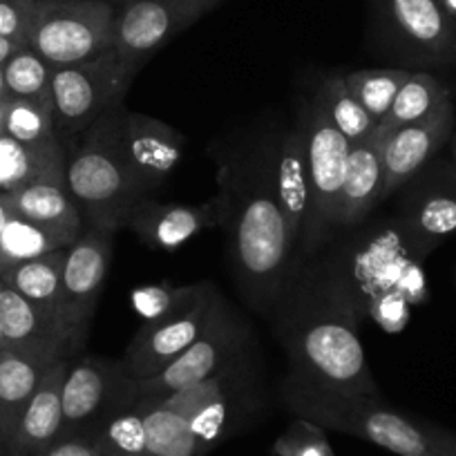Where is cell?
<instances>
[{
  "label": "cell",
  "instance_id": "1",
  "mask_svg": "<svg viewBox=\"0 0 456 456\" xmlns=\"http://www.w3.org/2000/svg\"><path fill=\"white\" fill-rule=\"evenodd\" d=\"M282 401L300 419L365 438L398 456H443L436 425L416 423L376 396L329 392L289 374L282 383Z\"/></svg>",
  "mask_w": 456,
  "mask_h": 456
},
{
  "label": "cell",
  "instance_id": "2",
  "mask_svg": "<svg viewBox=\"0 0 456 456\" xmlns=\"http://www.w3.org/2000/svg\"><path fill=\"white\" fill-rule=\"evenodd\" d=\"M119 108L74 137L65 151V183L83 222L108 233L128 226L139 192L119 151Z\"/></svg>",
  "mask_w": 456,
  "mask_h": 456
},
{
  "label": "cell",
  "instance_id": "3",
  "mask_svg": "<svg viewBox=\"0 0 456 456\" xmlns=\"http://www.w3.org/2000/svg\"><path fill=\"white\" fill-rule=\"evenodd\" d=\"M287 347L296 379L329 392L380 398L352 318L318 315L291 333Z\"/></svg>",
  "mask_w": 456,
  "mask_h": 456
},
{
  "label": "cell",
  "instance_id": "4",
  "mask_svg": "<svg viewBox=\"0 0 456 456\" xmlns=\"http://www.w3.org/2000/svg\"><path fill=\"white\" fill-rule=\"evenodd\" d=\"M137 74L114 50L92 61L52 69V110L61 143L78 137L105 114L121 108Z\"/></svg>",
  "mask_w": 456,
  "mask_h": 456
},
{
  "label": "cell",
  "instance_id": "5",
  "mask_svg": "<svg viewBox=\"0 0 456 456\" xmlns=\"http://www.w3.org/2000/svg\"><path fill=\"white\" fill-rule=\"evenodd\" d=\"M114 14L108 0H37L28 47L52 68L92 61L112 50Z\"/></svg>",
  "mask_w": 456,
  "mask_h": 456
},
{
  "label": "cell",
  "instance_id": "6",
  "mask_svg": "<svg viewBox=\"0 0 456 456\" xmlns=\"http://www.w3.org/2000/svg\"><path fill=\"white\" fill-rule=\"evenodd\" d=\"M231 244L242 278L256 291H269L278 284L293 244L287 222L275 200L273 182L265 179L247 192L238 208L231 206Z\"/></svg>",
  "mask_w": 456,
  "mask_h": 456
},
{
  "label": "cell",
  "instance_id": "7",
  "mask_svg": "<svg viewBox=\"0 0 456 456\" xmlns=\"http://www.w3.org/2000/svg\"><path fill=\"white\" fill-rule=\"evenodd\" d=\"M306 121V170H309V215L302 242L306 248L318 247L320 240L338 226V204L352 143L336 128L322 105L314 101Z\"/></svg>",
  "mask_w": 456,
  "mask_h": 456
},
{
  "label": "cell",
  "instance_id": "8",
  "mask_svg": "<svg viewBox=\"0 0 456 456\" xmlns=\"http://www.w3.org/2000/svg\"><path fill=\"white\" fill-rule=\"evenodd\" d=\"M222 0H130L117 5L112 50L126 65H143L191 25L217 10Z\"/></svg>",
  "mask_w": 456,
  "mask_h": 456
},
{
  "label": "cell",
  "instance_id": "9",
  "mask_svg": "<svg viewBox=\"0 0 456 456\" xmlns=\"http://www.w3.org/2000/svg\"><path fill=\"white\" fill-rule=\"evenodd\" d=\"M134 380L121 361L77 354L63 380V434L96 429L105 419L134 405Z\"/></svg>",
  "mask_w": 456,
  "mask_h": 456
},
{
  "label": "cell",
  "instance_id": "10",
  "mask_svg": "<svg viewBox=\"0 0 456 456\" xmlns=\"http://www.w3.org/2000/svg\"><path fill=\"white\" fill-rule=\"evenodd\" d=\"M376 28L414 61L456 63V19L441 0H371Z\"/></svg>",
  "mask_w": 456,
  "mask_h": 456
},
{
  "label": "cell",
  "instance_id": "11",
  "mask_svg": "<svg viewBox=\"0 0 456 456\" xmlns=\"http://www.w3.org/2000/svg\"><path fill=\"white\" fill-rule=\"evenodd\" d=\"M244 340V333L222 297H217L210 318L200 336L188 345L161 374L134 383V401L166 398L183 387L210 379L226 370V362L235 356Z\"/></svg>",
  "mask_w": 456,
  "mask_h": 456
},
{
  "label": "cell",
  "instance_id": "12",
  "mask_svg": "<svg viewBox=\"0 0 456 456\" xmlns=\"http://www.w3.org/2000/svg\"><path fill=\"white\" fill-rule=\"evenodd\" d=\"M217 297L213 284L201 282L200 293L186 306L159 320L143 322L121 358L126 374L134 383L161 374L200 336Z\"/></svg>",
  "mask_w": 456,
  "mask_h": 456
},
{
  "label": "cell",
  "instance_id": "13",
  "mask_svg": "<svg viewBox=\"0 0 456 456\" xmlns=\"http://www.w3.org/2000/svg\"><path fill=\"white\" fill-rule=\"evenodd\" d=\"M112 262V233L96 226L81 231L63 262V322L81 345H86L92 318L99 306Z\"/></svg>",
  "mask_w": 456,
  "mask_h": 456
},
{
  "label": "cell",
  "instance_id": "14",
  "mask_svg": "<svg viewBox=\"0 0 456 456\" xmlns=\"http://www.w3.org/2000/svg\"><path fill=\"white\" fill-rule=\"evenodd\" d=\"M119 151L134 186L151 197L182 161L183 137L173 126L119 108Z\"/></svg>",
  "mask_w": 456,
  "mask_h": 456
},
{
  "label": "cell",
  "instance_id": "15",
  "mask_svg": "<svg viewBox=\"0 0 456 456\" xmlns=\"http://www.w3.org/2000/svg\"><path fill=\"white\" fill-rule=\"evenodd\" d=\"M231 206L233 201L228 191H222L204 204H164L146 197L134 206L126 228H133V233L146 247L175 251L200 235L204 228L226 224L231 217Z\"/></svg>",
  "mask_w": 456,
  "mask_h": 456
},
{
  "label": "cell",
  "instance_id": "16",
  "mask_svg": "<svg viewBox=\"0 0 456 456\" xmlns=\"http://www.w3.org/2000/svg\"><path fill=\"white\" fill-rule=\"evenodd\" d=\"M452 126H454V105L452 99H447L429 117L403 126L379 142L385 175V200L405 186L436 155L438 148L450 139Z\"/></svg>",
  "mask_w": 456,
  "mask_h": 456
},
{
  "label": "cell",
  "instance_id": "17",
  "mask_svg": "<svg viewBox=\"0 0 456 456\" xmlns=\"http://www.w3.org/2000/svg\"><path fill=\"white\" fill-rule=\"evenodd\" d=\"M74 358V356H72ZM72 358L54 362L43 374L37 392L29 398L19 425L0 456H37L61 436L63 429V380Z\"/></svg>",
  "mask_w": 456,
  "mask_h": 456
},
{
  "label": "cell",
  "instance_id": "18",
  "mask_svg": "<svg viewBox=\"0 0 456 456\" xmlns=\"http://www.w3.org/2000/svg\"><path fill=\"white\" fill-rule=\"evenodd\" d=\"M0 320H3L7 347L52 354L56 358H72L83 349L81 342L59 320L45 315L3 282H0Z\"/></svg>",
  "mask_w": 456,
  "mask_h": 456
},
{
  "label": "cell",
  "instance_id": "19",
  "mask_svg": "<svg viewBox=\"0 0 456 456\" xmlns=\"http://www.w3.org/2000/svg\"><path fill=\"white\" fill-rule=\"evenodd\" d=\"M273 188L293 248L300 247L309 215V170H306V121L293 126L282 139L273 168Z\"/></svg>",
  "mask_w": 456,
  "mask_h": 456
},
{
  "label": "cell",
  "instance_id": "20",
  "mask_svg": "<svg viewBox=\"0 0 456 456\" xmlns=\"http://www.w3.org/2000/svg\"><path fill=\"white\" fill-rule=\"evenodd\" d=\"M59 361L63 358L14 347L0 354V450L14 434L43 374Z\"/></svg>",
  "mask_w": 456,
  "mask_h": 456
},
{
  "label": "cell",
  "instance_id": "21",
  "mask_svg": "<svg viewBox=\"0 0 456 456\" xmlns=\"http://www.w3.org/2000/svg\"><path fill=\"white\" fill-rule=\"evenodd\" d=\"M7 208L14 217L28 219L43 228H50L56 235L68 240L69 244L81 235L86 228L81 210L74 204L65 182H38L19 191L3 192Z\"/></svg>",
  "mask_w": 456,
  "mask_h": 456
},
{
  "label": "cell",
  "instance_id": "22",
  "mask_svg": "<svg viewBox=\"0 0 456 456\" xmlns=\"http://www.w3.org/2000/svg\"><path fill=\"white\" fill-rule=\"evenodd\" d=\"M383 200L385 175L383 161H380V143L376 139H367L349 151L347 175L342 182L336 224L338 226L358 224Z\"/></svg>",
  "mask_w": 456,
  "mask_h": 456
},
{
  "label": "cell",
  "instance_id": "23",
  "mask_svg": "<svg viewBox=\"0 0 456 456\" xmlns=\"http://www.w3.org/2000/svg\"><path fill=\"white\" fill-rule=\"evenodd\" d=\"M228 370L217 371L210 379L183 387L170 396L161 398L170 410L177 411L188 425L192 434L206 445V450H213L226 434L228 420V396L224 387V376Z\"/></svg>",
  "mask_w": 456,
  "mask_h": 456
},
{
  "label": "cell",
  "instance_id": "24",
  "mask_svg": "<svg viewBox=\"0 0 456 456\" xmlns=\"http://www.w3.org/2000/svg\"><path fill=\"white\" fill-rule=\"evenodd\" d=\"M38 182H65V146H25L0 134V192Z\"/></svg>",
  "mask_w": 456,
  "mask_h": 456
},
{
  "label": "cell",
  "instance_id": "25",
  "mask_svg": "<svg viewBox=\"0 0 456 456\" xmlns=\"http://www.w3.org/2000/svg\"><path fill=\"white\" fill-rule=\"evenodd\" d=\"M68 248H59V251H52L47 256L34 257V260L23 262V265L14 266V269L0 275V282L14 289L16 293H20L25 300L32 302L45 315L59 320L63 327L65 322L61 280H63V262L68 257Z\"/></svg>",
  "mask_w": 456,
  "mask_h": 456
},
{
  "label": "cell",
  "instance_id": "26",
  "mask_svg": "<svg viewBox=\"0 0 456 456\" xmlns=\"http://www.w3.org/2000/svg\"><path fill=\"white\" fill-rule=\"evenodd\" d=\"M146 429V456H204V443L192 434L191 425L161 398L137 401Z\"/></svg>",
  "mask_w": 456,
  "mask_h": 456
},
{
  "label": "cell",
  "instance_id": "27",
  "mask_svg": "<svg viewBox=\"0 0 456 456\" xmlns=\"http://www.w3.org/2000/svg\"><path fill=\"white\" fill-rule=\"evenodd\" d=\"M450 99V92L428 72H411L410 81L401 87V92L394 99L392 108L387 110L383 119L379 121L374 130L376 142H383L385 137L394 133V130L403 128V126L416 124V121L425 119L443 101Z\"/></svg>",
  "mask_w": 456,
  "mask_h": 456
},
{
  "label": "cell",
  "instance_id": "28",
  "mask_svg": "<svg viewBox=\"0 0 456 456\" xmlns=\"http://www.w3.org/2000/svg\"><path fill=\"white\" fill-rule=\"evenodd\" d=\"M411 240L420 256L432 251L456 231V188H436L416 201L407 217Z\"/></svg>",
  "mask_w": 456,
  "mask_h": 456
},
{
  "label": "cell",
  "instance_id": "29",
  "mask_svg": "<svg viewBox=\"0 0 456 456\" xmlns=\"http://www.w3.org/2000/svg\"><path fill=\"white\" fill-rule=\"evenodd\" d=\"M315 101L322 105L324 112L329 114V119L336 124V128L347 137V142L352 146L374 137V130L379 126V121L358 103L356 96L345 86V77L342 74H331V77L324 78Z\"/></svg>",
  "mask_w": 456,
  "mask_h": 456
},
{
  "label": "cell",
  "instance_id": "30",
  "mask_svg": "<svg viewBox=\"0 0 456 456\" xmlns=\"http://www.w3.org/2000/svg\"><path fill=\"white\" fill-rule=\"evenodd\" d=\"M68 247H72V244L50 228H43L38 224L12 215L7 226L0 231V275L23 265V262Z\"/></svg>",
  "mask_w": 456,
  "mask_h": 456
},
{
  "label": "cell",
  "instance_id": "31",
  "mask_svg": "<svg viewBox=\"0 0 456 456\" xmlns=\"http://www.w3.org/2000/svg\"><path fill=\"white\" fill-rule=\"evenodd\" d=\"M5 134L25 146H54L61 143L54 128L52 101L7 96Z\"/></svg>",
  "mask_w": 456,
  "mask_h": 456
},
{
  "label": "cell",
  "instance_id": "32",
  "mask_svg": "<svg viewBox=\"0 0 456 456\" xmlns=\"http://www.w3.org/2000/svg\"><path fill=\"white\" fill-rule=\"evenodd\" d=\"M342 77H345V86L356 96L358 103L376 121H380L392 108L401 87L410 81L411 72L405 68H370L354 69V72L342 74Z\"/></svg>",
  "mask_w": 456,
  "mask_h": 456
},
{
  "label": "cell",
  "instance_id": "33",
  "mask_svg": "<svg viewBox=\"0 0 456 456\" xmlns=\"http://www.w3.org/2000/svg\"><path fill=\"white\" fill-rule=\"evenodd\" d=\"M52 69L32 47H20L3 63V78L10 96L52 101Z\"/></svg>",
  "mask_w": 456,
  "mask_h": 456
},
{
  "label": "cell",
  "instance_id": "34",
  "mask_svg": "<svg viewBox=\"0 0 456 456\" xmlns=\"http://www.w3.org/2000/svg\"><path fill=\"white\" fill-rule=\"evenodd\" d=\"M105 456H146V429L137 403L117 411L96 428Z\"/></svg>",
  "mask_w": 456,
  "mask_h": 456
},
{
  "label": "cell",
  "instance_id": "35",
  "mask_svg": "<svg viewBox=\"0 0 456 456\" xmlns=\"http://www.w3.org/2000/svg\"><path fill=\"white\" fill-rule=\"evenodd\" d=\"M200 289L201 282L182 284V287L168 282L151 284V287H142L133 291V306L142 315L143 322H152V320H159L186 306L200 293Z\"/></svg>",
  "mask_w": 456,
  "mask_h": 456
},
{
  "label": "cell",
  "instance_id": "36",
  "mask_svg": "<svg viewBox=\"0 0 456 456\" xmlns=\"http://www.w3.org/2000/svg\"><path fill=\"white\" fill-rule=\"evenodd\" d=\"M275 456H336L324 428L297 416L273 443Z\"/></svg>",
  "mask_w": 456,
  "mask_h": 456
},
{
  "label": "cell",
  "instance_id": "37",
  "mask_svg": "<svg viewBox=\"0 0 456 456\" xmlns=\"http://www.w3.org/2000/svg\"><path fill=\"white\" fill-rule=\"evenodd\" d=\"M37 16V0H0V37L28 47Z\"/></svg>",
  "mask_w": 456,
  "mask_h": 456
},
{
  "label": "cell",
  "instance_id": "38",
  "mask_svg": "<svg viewBox=\"0 0 456 456\" xmlns=\"http://www.w3.org/2000/svg\"><path fill=\"white\" fill-rule=\"evenodd\" d=\"M37 456H105V452L96 429H81L63 434Z\"/></svg>",
  "mask_w": 456,
  "mask_h": 456
},
{
  "label": "cell",
  "instance_id": "39",
  "mask_svg": "<svg viewBox=\"0 0 456 456\" xmlns=\"http://www.w3.org/2000/svg\"><path fill=\"white\" fill-rule=\"evenodd\" d=\"M436 438H438V447H441L443 456H456V434L454 432L436 428Z\"/></svg>",
  "mask_w": 456,
  "mask_h": 456
},
{
  "label": "cell",
  "instance_id": "40",
  "mask_svg": "<svg viewBox=\"0 0 456 456\" xmlns=\"http://www.w3.org/2000/svg\"><path fill=\"white\" fill-rule=\"evenodd\" d=\"M19 50H20V45H16V43H12V41H7V38L0 37V68H3V63H5V61Z\"/></svg>",
  "mask_w": 456,
  "mask_h": 456
},
{
  "label": "cell",
  "instance_id": "41",
  "mask_svg": "<svg viewBox=\"0 0 456 456\" xmlns=\"http://www.w3.org/2000/svg\"><path fill=\"white\" fill-rule=\"evenodd\" d=\"M12 219V210L7 208L5 200H3V192H0V231L7 226V222Z\"/></svg>",
  "mask_w": 456,
  "mask_h": 456
},
{
  "label": "cell",
  "instance_id": "42",
  "mask_svg": "<svg viewBox=\"0 0 456 456\" xmlns=\"http://www.w3.org/2000/svg\"><path fill=\"white\" fill-rule=\"evenodd\" d=\"M5 101L7 99H0V134L5 133Z\"/></svg>",
  "mask_w": 456,
  "mask_h": 456
},
{
  "label": "cell",
  "instance_id": "43",
  "mask_svg": "<svg viewBox=\"0 0 456 456\" xmlns=\"http://www.w3.org/2000/svg\"><path fill=\"white\" fill-rule=\"evenodd\" d=\"M441 3H443V7H445V10L456 19V0H441Z\"/></svg>",
  "mask_w": 456,
  "mask_h": 456
},
{
  "label": "cell",
  "instance_id": "44",
  "mask_svg": "<svg viewBox=\"0 0 456 456\" xmlns=\"http://www.w3.org/2000/svg\"><path fill=\"white\" fill-rule=\"evenodd\" d=\"M7 96H10V92H7L5 78H3V68H0V99H7Z\"/></svg>",
  "mask_w": 456,
  "mask_h": 456
},
{
  "label": "cell",
  "instance_id": "45",
  "mask_svg": "<svg viewBox=\"0 0 456 456\" xmlns=\"http://www.w3.org/2000/svg\"><path fill=\"white\" fill-rule=\"evenodd\" d=\"M7 349V338H5V331H3V320H0V354L5 352Z\"/></svg>",
  "mask_w": 456,
  "mask_h": 456
},
{
  "label": "cell",
  "instance_id": "46",
  "mask_svg": "<svg viewBox=\"0 0 456 456\" xmlns=\"http://www.w3.org/2000/svg\"><path fill=\"white\" fill-rule=\"evenodd\" d=\"M108 3H114V5H121V3H130V0H108Z\"/></svg>",
  "mask_w": 456,
  "mask_h": 456
},
{
  "label": "cell",
  "instance_id": "47",
  "mask_svg": "<svg viewBox=\"0 0 456 456\" xmlns=\"http://www.w3.org/2000/svg\"><path fill=\"white\" fill-rule=\"evenodd\" d=\"M454 164H456V143H454Z\"/></svg>",
  "mask_w": 456,
  "mask_h": 456
},
{
  "label": "cell",
  "instance_id": "48",
  "mask_svg": "<svg viewBox=\"0 0 456 456\" xmlns=\"http://www.w3.org/2000/svg\"><path fill=\"white\" fill-rule=\"evenodd\" d=\"M117 456H130V454H117Z\"/></svg>",
  "mask_w": 456,
  "mask_h": 456
}]
</instances>
